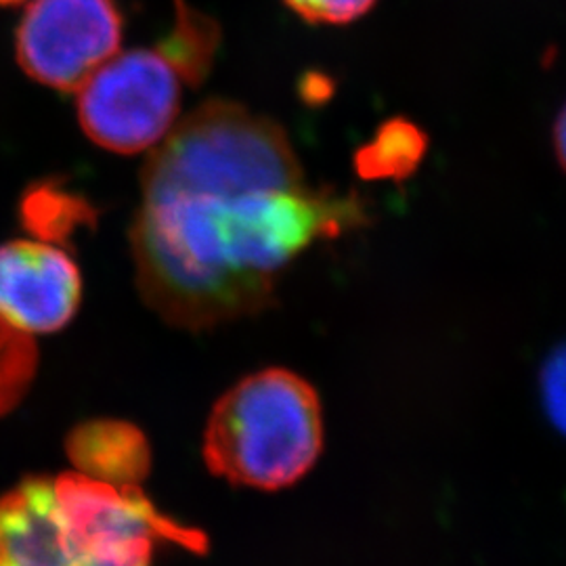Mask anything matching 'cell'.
I'll return each instance as SVG.
<instances>
[{
    "label": "cell",
    "mask_w": 566,
    "mask_h": 566,
    "mask_svg": "<svg viewBox=\"0 0 566 566\" xmlns=\"http://www.w3.org/2000/svg\"><path fill=\"white\" fill-rule=\"evenodd\" d=\"M301 20L313 25H346L361 20L378 0H283Z\"/></svg>",
    "instance_id": "11"
},
{
    "label": "cell",
    "mask_w": 566,
    "mask_h": 566,
    "mask_svg": "<svg viewBox=\"0 0 566 566\" xmlns=\"http://www.w3.org/2000/svg\"><path fill=\"white\" fill-rule=\"evenodd\" d=\"M114 0H32L18 28L23 72L57 91H78L120 51Z\"/></svg>",
    "instance_id": "5"
},
{
    "label": "cell",
    "mask_w": 566,
    "mask_h": 566,
    "mask_svg": "<svg viewBox=\"0 0 566 566\" xmlns=\"http://www.w3.org/2000/svg\"><path fill=\"white\" fill-rule=\"evenodd\" d=\"M36 353L28 334L0 317V413L15 403L34 371Z\"/></svg>",
    "instance_id": "10"
},
{
    "label": "cell",
    "mask_w": 566,
    "mask_h": 566,
    "mask_svg": "<svg viewBox=\"0 0 566 566\" xmlns=\"http://www.w3.org/2000/svg\"><path fill=\"white\" fill-rule=\"evenodd\" d=\"M554 147L558 163L565 164V114H560L554 124Z\"/></svg>",
    "instance_id": "13"
},
{
    "label": "cell",
    "mask_w": 566,
    "mask_h": 566,
    "mask_svg": "<svg viewBox=\"0 0 566 566\" xmlns=\"http://www.w3.org/2000/svg\"><path fill=\"white\" fill-rule=\"evenodd\" d=\"M426 151L428 137L418 124L390 118L357 149L355 170L365 181L401 182L420 168Z\"/></svg>",
    "instance_id": "9"
},
{
    "label": "cell",
    "mask_w": 566,
    "mask_h": 566,
    "mask_svg": "<svg viewBox=\"0 0 566 566\" xmlns=\"http://www.w3.org/2000/svg\"><path fill=\"white\" fill-rule=\"evenodd\" d=\"M367 221L357 196L311 189L280 122L208 99L142 175L130 248L145 303L208 329L264 311L308 245Z\"/></svg>",
    "instance_id": "1"
},
{
    "label": "cell",
    "mask_w": 566,
    "mask_h": 566,
    "mask_svg": "<svg viewBox=\"0 0 566 566\" xmlns=\"http://www.w3.org/2000/svg\"><path fill=\"white\" fill-rule=\"evenodd\" d=\"M18 2H21V0H0V4H2V7H9V4H18Z\"/></svg>",
    "instance_id": "14"
},
{
    "label": "cell",
    "mask_w": 566,
    "mask_h": 566,
    "mask_svg": "<svg viewBox=\"0 0 566 566\" xmlns=\"http://www.w3.org/2000/svg\"><path fill=\"white\" fill-rule=\"evenodd\" d=\"M158 544L203 552L137 485L86 474L32 479L0 500V566H154Z\"/></svg>",
    "instance_id": "2"
},
{
    "label": "cell",
    "mask_w": 566,
    "mask_h": 566,
    "mask_svg": "<svg viewBox=\"0 0 566 566\" xmlns=\"http://www.w3.org/2000/svg\"><path fill=\"white\" fill-rule=\"evenodd\" d=\"M82 474L112 485H139L149 472V447L135 426L95 422L70 441Z\"/></svg>",
    "instance_id": "7"
},
{
    "label": "cell",
    "mask_w": 566,
    "mask_h": 566,
    "mask_svg": "<svg viewBox=\"0 0 566 566\" xmlns=\"http://www.w3.org/2000/svg\"><path fill=\"white\" fill-rule=\"evenodd\" d=\"M81 271L55 245H0V317L23 334L53 332L67 324L81 303Z\"/></svg>",
    "instance_id": "6"
},
{
    "label": "cell",
    "mask_w": 566,
    "mask_h": 566,
    "mask_svg": "<svg viewBox=\"0 0 566 566\" xmlns=\"http://www.w3.org/2000/svg\"><path fill=\"white\" fill-rule=\"evenodd\" d=\"M324 449L319 395L298 374L269 367L242 378L217 401L203 462L227 483L280 491L298 483Z\"/></svg>",
    "instance_id": "3"
},
{
    "label": "cell",
    "mask_w": 566,
    "mask_h": 566,
    "mask_svg": "<svg viewBox=\"0 0 566 566\" xmlns=\"http://www.w3.org/2000/svg\"><path fill=\"white\" fill-rule=\"evenodd\" d=\"M219 46V23L187 0H175V23L156 49L175 65L187 86L196 88L210 76Z\"/></svg>",
    "instance_id": "8"
},
{
    "label": "cell",
    "mask_w": 566,
    "mask_h": 566,
    "mask_svg": "<svg viewBox=\"0 0 566 566\" xmlns=\"http://www.w3.org/2000/svg\"><path fill=\"white\" fill-rule=\"evenodd\" d=\"M182 84L158 49L116 53L78 88V120L93 143L116 154H142L175 128Z\"/></svg>",
    "instance_id": "4"
},
{
    "label": "cell",
    "mask_w": 566,
    "mask_h": 566,
    "mask_svg": "<svg viewBox=\"0 0 566 566\" xmlns=\"http://www.w3.org/2000/svg\"><path fill=\"white\" fill-rule=\"evenodd\" d=\"M539 392L544 401V411L549 416L552 424L558 430L565 426V355L558 348L547 359L539 374Z\"/></svg>",
    "instance_id": "12"
}]
</instances>
